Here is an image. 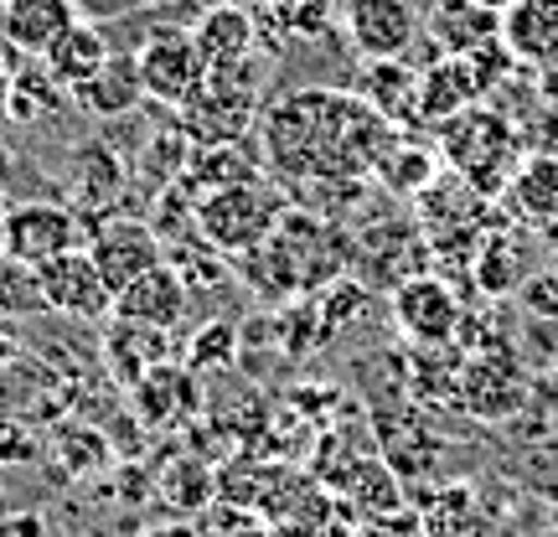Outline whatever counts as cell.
Listing matches in <instances>:
<instances>
[{
    "label": "cell",
    "mask_w": 558,
    "mask_h": 537,
    "mask_svg": "<svg viewBox=\"0 0 558 537\" xmlns=\"http://www.w3.org/2000/svg\"><path fill=\"white\" fill-rule=\"evenodd\" d=\"M120 357H124V378L156 373V362L166 357V331H150V326L114 320V362H120Z\"/></svg>",
    "instance_id": "28"
},
{
    "label": "cell",
    "mask_w": 558,
    "mask_h": 537,
    "mask_svg": "<svg viewBox=\"0 0 558 537\" xmlns=\"http://www.w3.org/2000/svg\"><path fill=\"white\" fill-rule=\"evenodd\" d=\"M145 537H197V527H186V522H171V527H156V533Z\"/></svg>",
    "instance_id": "35"
},
{
    "label": "cell",
    "mask_w": 558,
    "mask_h": 537,
    "mask_svg": "<svg viewBox=\"0 0 558 537\" xmlns=\"http://www.w3.org/2000/svg\"><path fill=\"white\" fill-rule=\"evenodd\" d=\"M501 41L512 58L558 73V0H518L501 16Z\"/></svg>",
    "instance_id": "16"
},
{
    "label": "cell",
    "mask_w": 558,
    "mask_h": 537,
    "mask_svg": "<svg viewBox=\"0 0 558 537\" xmlns=\"http://www.w3.org/2000/svg\"><path fill=\"white\" fill-rule=\"evenodd\" d=\"M186 37L197 47L202 68H228V62L254 58V47H259V16H254L248 5L218 0V5H207V11L192 16Z\"/></svg>",
    "instance_id": "12"
},
{
    "label": "cell",
    "mask_w": 558,
    "mask_h": 537,
    "mask_svg": "<svg viewBox=\"0 0 558 537\" xmlns=\"http://www.w3.org/2000/svg\"><path fill=\"white\" fill-rule=\"evenodd\" d=\"M435 166H439V150H424V145L399 139V145L383 156L378 176H383V186H393L399 197H418V192L435 181Z\"/></svg>",
    "instance_id": "25"
},
{
    "label": "cell",
    "mask_w": 558,
    "mask_h": 537,
    "mask_svg": "<svg viewBox=\"0 0 558 537\" xmlns=\"http://www.w3.org/2000/svg\"><path fill=\"white\" fill-rule=\"evenodd\" d=\"M429 32L450 58H465V52H481V47L501 41V16L476 5V0H435Z\"/></svg>",
    "instance_id": "19"
},
{
    "label": "cell",
    "mask_w": 558,
    "mask_h": 537,
    "mask_svg": "<svg viewBox=\"0 0 558 537\" xmlns=\"http://www.w3.org/2000/svg\"><path fill=\"white\" fill-rule=\"evenodd\" d=\"M476 5H486V11H497V16H507V11H512L518 0H476Z\"/></svg>",
    "instance_id": "37"
},
{
    "label": "cell",
    "mask_w": 558,
    "mask_h": 537,
    "mask_svg": "<svg viewBox=\"0 0 558 537\" xmlns=\"http://www.w3.org/2000/svg\"><path fill=\"white\" fill-rule=\"evenodd\" d=\"M73 99L88 109V114H99V120H120L130 114L140 99H145V83H140V58L135 52H109L94 78L73 88Z\"/></svg>",
    "instance_id": "22"
},
{
    "label": "cell",
    "mask_w": 558,
    "mask_h": 537,
    "mask_svg": "<svg viewBox=\"0 0 558 537\" xmlns=\"http://www.w3.org/2000/svg\"><path fill=\"white\" fill-rule=\"evenodd\" d=\"M481 99H486V88H481L471 58H450L445 52L429 73H418V124L456 120V114H465Z\"/></svg>",
    "instance_id": "15"
},
{
    "label": "cell",
    "mask_w": 558,
    "mask_h": 537,
    "mask_svg": "<svg viewBox=\"0 0 558 537\" xmlns=\"http://www.w3.org/2000/svg\"><path fill=\"white\" fill-rule=\"evenodd\" d=\"M150 5H160V0H73L78 21H94V26H109V21L140 16V11H150Z\"/></svg>",
    "instance_id": "32"
},
{
    "label": "cell",
    "mask_w": 558,
    "mask_h": 537,
    "mask_svg": "<svg viewBox=\"0 0 558 537\" xmlns=\"http://www.w3.org/2000/svg\"><path fill=\"white\" fill-rule=\"evenodd\" d=\"M347 491L357 497V507L367 517H388L399 512V476L383 465V460H362L357 471L347 476Z\"/></svg>",
    "instance_id": "26"
},
{
    "label": "cell",
    "mask_w": 558,
    "mask_h": 537,
    "mask_svg": "<svg viewBox=\"0 0 558 537\" xmlns=\"http://www.w3.org/2000/svg\"><path fill=\"white\" fill-rule=\"evenodd\" d=\"M233 357H239V331L228 320L202 326V337L192 341V367H233Z\"/></svg>",
    "instance_id": "30"
},
{
    "label": "cell",
    "mask_w": 558,
    "mask_h": 537,
    "mask_svg": "<svg viewBox=\"0 0 558 537\" xmlns=\"http://www.w3.org/2000/svg\"><path fill=\"white\" fill-rule=\"evenodd\" d=\"M501 207L527 228H554L558 222V156H522L518 176L507 181Z\"/></svg>",
    "instance_id": "17"
},
{
    "label": "cell",
    "mask_w": 558,
    "mask_h": 537,
    "mask_svg": "<svg viewBox=\"0 0 558 537\" xmlns=\"http://www.w3.org/2000/svg\"><path fill=\"white\" fill-rule=\"evenodd\" d=\"M326 248H337L331 228L320 218H311V212H295V207H290L275 233H269L254 254L239 259V274L248 279L264 300L300 295V290L326 284V279L347 264V259H337V254H326Z\"/></svg>",
    "instance_id": "2"
},
{
    "label": "cell",
    "mask_w": 558,
    "mask_h": 537,
    "mask_svg": "<svg viewBox=\"0 0 558 537\" xmlns=\"http://www.w3.org/2000/svg\"><path fill=\"white\" fill-rule=\"evenodd\" d=\"M284 192L269 181H243L228 192H207L197 202V239L207 248H218L222 259H243L254 254L279 222H284Z\"/></svg>",
    "instance_id": "5"
},
{
    "label": "cell",
    "mask_w": 558,
    "mask_h": 537,
    "mask_svg": "<svg viewBox=\"0 0 558 537\" xmlns=\"http://www.w3.org/2000/svg\"><path fill=\"white\" fill-rule=\"evenodd\" d=\"M68 26H78L73 0H5L0 5V37H5V47H16L26 58H47L52 41Z\"/></svg>",
    "instance_id": "14"
},
{
    "label": "cell",
    "mask_w": 558,
    "mask_h": 537,
    "mask_svg": "<svg viewBox=\"0 0 558 537\" xmlns=\"http://www.w3.org/2000/svg\"><path fill=\"white\" fill-rule=\"evenodd\" d=\"M259 58L228 62V68H207V78L192 99L177 109V130L186 145H239L254 124H259Z\"/></svg>",
    "instance_id": "4"
},
{
    "label": "cell",
    "mask_w": 558,
    "mask_h": 537,
    "mask_svg": "<svg viewBox=\"0 0 558 537\" xmlns=\"http://www.w3.org/2000/svg\"><path fill=\"white\" fill-rule=\"evenodd\" d=\"M0 5H5V0H0Z\"/></svg>",
    "instance_id": "38"
},
{
    "label": "cell",
    "mask_w": 558,
    "mask_h": 537,
    "mask_svg": "<svg viewBox=\"0 0 558 537\" xmlns=\"http://www.w3.org/2000/svg\"><path fill=\"white\" fill-rule=\"evenodd\" d=\"M0 310H5V316H37V310H47L37 269L11 259L5 248H0Z\"/></svg>",
    "instance_id": "27"
},
{
    "label": "cell",
    "mask_w": 558,
    "mask_h": 537,
    "mask_svg": "<svg viewBox=\"0 0 558 537\" xmlns=\"http://www.w3.org/2000/svg\"><path fill=\"white\" fill-rule=\"evenodd\" d=\"M243 181H264V166L239 145H202L186 156V197L202 202L207 192H228Z\"/></svg>",
    "instance_id": "23"
},
{
    "label": "cell",
    "mask_w": 558,
    "mask_h": 537,
    "mask_svg": "<svg viewBox=\"0 0 558 537\" xmlns=\"http://www.w3.org/2000/svg\"><path fill=\"white\" fill-rule=\"evenodd\" d=\"M186 279L177 264H156L150 274H140L135 284H124L114 295V316L130 326H150V331H171L186 316Z\"/></svg>",
    "instance_id": "13"
},
{
    "label": "cell",
    "mask_w": 558,
    "mask_h": 537,
    "mask_svg": "<svg viewBox=\"0 0 558 537\" xmlns=\"http://www.w3.org/2000/svg\"><path fill=\"white\" fill-rule=\"evenodd\" d=\"M135 58H140L145 99L171 103V109H181L202 88V78H207V68H202L186 26H160L156 37H145V47H135Z\"/></svg>",
    "instance_id": "8"
},
{
    "label": "cell",
    "mask_w": 558,
    "mask_h": 537,
    "mask_svg": "<svg viewBox=\"0 0 558 537\" xmlns=\"http://www.w3.org/2000/svg\"><path fill=\"white\" fill-rule=\"evenodd\" d=\"M347 37L367 62L403 58L418 41L414 0H347Z\"/></svg>",
    "instance_id": "11"
},
{
    "label": "cell",
    "mask_w": 558,
    "mask_h": 537,
    "mask_svg": "<svg viewBox=\"0 0 558 537\" xmlns=\"http://www.w3.org/2000/svg\"><path fill=\"white\" fill-rule=\"evenodd\" d=\"M418 533H424V527H418L403 507L399 512H388V517H373L367 527H362V537H418Z\"/></svg>",
    "instance_id": "33"
},
{
    "label": "cell",
    "mask_w": 558,
    "mask_h": 537,
    "mask_svg": "<svg viewBox=\"0 0 558 537\" xmlns=\"http://www.w3.org/2000/svg\"><path fill=\"white\" fill-rule=\"evenodd\" d=\"M11 120V78H5V73H0V124Z\"/></svg>",
    "instance_id": "36"
},
{
    "label": "cell",
    "mask_w": 558,
    "mask_h": 537,
    "mask_svg": "<svg viewBox=\"0 0 558 537\" xmlns=\"http://www.w3.org/2000/svg\"><path fill=\"white\" fill-rule=\"evenodd\" d=\"M88 259L94 269L104 274V284L120 295L124 284H135L140 274H150L156 264H166V243L150 222H135V218H114V222H99L88 233Z\"/></svg>",
    "instance_id": "9"
},
{
    "label": "cell",
    "mask_w": 558,
    "mask_h": 537,
    "mask_svg": "<svg viewBox=\"0 0 558 537\" xmlns=\"http://www.w3.org/2000/svg\"><path fill=\"white\" fill-rule=\"evenodd\" d=\"M0 248L21 264H47L58 254L83 248V228L78 218L62 207V202H16L5 218H0Z\"/></svg>",
    "instance_id": "6"
},
{
    "label": "cell",
    "mask_w": 558,
    "mask_h": 537,
    "mask_svg": "<svg viewBox=\"0 0 558 537\" xmlns=\"http://www.w3.org/2000/svg\"><path fill=\"white\" fill-rule=\"evenodd\" d=\"M439 160H445L471 192H481V197L492 202L507 192V181L518 176L522 135L512 130V120H501L497 109L471 103L465 114L439 124Z\"/></svg>",
    "instance_id": "3"
},
{
    "label": "cell",
    "mask_w": 558,
    "mask_h": 537,
    "mask_svg": "<svg viewBox=\"0 0 558 537\" xmlns=\"http://www.w3.org/2000/svg\"><path fill=\"white\" fill-rule=\"evenodd\" d=\"M362 99L367 109H378L388 124H418V73L403 58H383L362 68Z\"/></svg>",
    "instance_id": "20"
},
{
    "label": "cell",
    "mask_w": 558,
    "mask_h": 537,
    "mask_svg": "<svg viewBox=\"0 0 558 537\" xmlns=\"http://www.w3.org/2000/svg\"><path fill=\"white\" fill-rule=\"evenodd\" d=\"M518 300L538 320H558V264H548V269H533V274L522 279Z\"/></svg>",
    "instance_id": "31"
},
{
    "label": "cell",
    "mask_w": 558,
    "mask_h": 537,
    "mask_svg": "<svg viewBox=\"0 0 558 537\" xmlns=\"http://www.w3.org/2000/svg\"><path fill=\"white\" fill-rule=\"evenodd\" d=\"M58 450H62V465L78 471V476H94V471L109 465V444H104L94 429H62Z\"/></svg>",
    "instance_id": "29"
},
{
    "label": "cell",
    "mask_w": 558,
    "mask_h": 537,
    "mask_svg": "<svg viewBox=\"0 0 558 537\" xmlns=\"http://www.w3.org/2000/svg\"><path fill=\"white\" fill-rule=\"evenodd\" d=\"M471 290L481 295H512L522 290V259H518V239H507V233H486L476 248V259H471Z\"/></svg>",
    "instance_id": "24"
},
{
    "label": "cell",
    "mask_w": 558,
    "mask_h": 537,
    "mask_svg": "<svg viewBox=\"0 0 558 537\" xmlns=\"http://www.w3.org/2000/svg\"><path fill=\"white\" fill-rule=\"evenodd\" d=\"M0 537H52V527L37 512H11V517H0Z\"/></svg>",
    "instance_id": "34"
},
{
    "label": "cell",
    "mask_w": 558,
    "mask_h": 537,
    "mask_svg": "<svg viewBox=\"0 0 558 537\" xmlns=\"http://www.w3.org/2000/svg\"><path fill=\"white\" fill-rule=\"evenodd\" d=\"M109 37H104V26H94V21H78V26H68L58 41H52V52L41 58V68L52 73V83L58 88H83V83L99 73L104 62H109Z\"/></svg>",
    "instance_id": "21"
},
{
    "label": "cell",
    "mask_w": 558,
    "mask_h": 537,
    "mask_svg": "<svg viewBox=\"0 0 558 537\" xmlns=\"http://www.w3.org/2000/svg\"><path fill=\"white\" fill-rule=\"evenodd\" d=\"M37 284H41L47 310H58V316L94 320V316H109V310H114V290H109L104 274L94 269L88 248H73V254H58V259L37 264Z\"/></svg>",
    "instance_id": "10"
},
{
    "label": "cell",
    "mask_w": 558,
    "mask_h": 537,
    "mask_svg": "<svg viewBox=\"0 0 558 537\" xmlns=\"http://www.w3.org/2000/svg\"><path fill=\"white\" fill-rule=\"evenodd\" d=\"M460 295L439 274H409L393 284V326L414 346H450L460 331Z\"/></svg>",
    "instance_id": "7"
},
{
    "label": "cell",
    "mask_w": 558,
    "mask_h": 537,
    "mask_svg": "<svg viewBox=\"0 0 558 537\" xmlns=\"http://www.w3.org/2000/svg\"><path fill=\"white\" fill-rule=\"evenodd\" d=\"M264 160L284 181H352L378 171L383 156L399 145V124L367 109L362 94L337 88H300L264 114Z\"/></svg>",
    "instance_id": "1"
},
{
    "label": "cell",
    "mask_w": 558,
    "mask_h": 537,
    "mask_svg": "<svg viewBox=\"0 0 558 537\" xmlns=\"http://www.w3.org/2000/svg\"><path fill=\"white\" fill-rule=\"evenodd\" d=\"M460 403H465L476 418H507L522 403L518 367L501 357V352L497 357L465 362V373H460Z\"/></svg>",
    "instance_id": "18"
}]
</instances>
